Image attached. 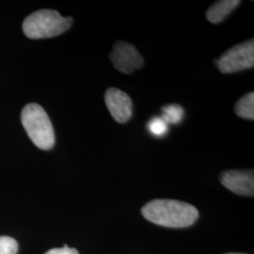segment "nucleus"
I'll list each match as a JSON object with an SVG mask.
<instances>
[{"instance_id":"nucleus-6","label":"nucleus","mask_w":254,"mask_h":254,"mask_svg":"<svg viewBox=\"0 0 254 254\" xmlns=\"http://www.w3.org/2000/svg\"><path fill=\"white\" fill-rule=\"evenodd\" d=\"M105 102L112 118L119 124L127 123L132 117V100L126 92L109 88L105 94Z\"/></svg>"},{"instance_id":"nucleus-3","label":"nucleus","mask_w":254,"mask_h":254,"mask_svg":"<svg viewBox=\"0 0 254 254\" xmlns=\"http://www.w3.org/2000/svg\"><path fill=\"white\" fill-rule=\"evenodd\" d=\"M72 24L73 18L63 17L57 10L40 9L25 19L23 30L30 39H45L64 33Z\"/></svg>"},{"instance_id":"nucleus-7","label":"nucleus","mask_w":254,"mask_h":254,"mask_svg":"<svg viewBox=\"0 0 254 254\" xmlns=\"http://www.w3.org/2000/svg\"><path fill=\"white\" fill-rule=\"evenodd\" d=\"M219 180L229 190L242 196L254 195V171H227L221 173Z\"/></svg>"},{"instance_id":"nucleus-12","label":"nucleus","mask_w":254,"mask_h":254,"mask_svg":"<svg viewBox=\"0 0 254 254\" xmlns=\"http://www.w3.org/2000/svg\"><path fill=\"white\" fill-rule=\"evenodd\" d=\"M18 243L9 236H0V254H16Z\"/></svg>"},{"instance_id":"nucleus-5","label":"nucleus","mask_w":254,"mask_h":254,"mask_svg":"<svg viewBox=\"0 0 254 254\" xmlns=\"http://www.w3.org/2000/svg\"><path fill=\"white\" fill-rule=\"evenodd\" d=\"M109 59L119 72L126 74L134 73L144 64V60L136 47L123 41L114 44Z\"/></svg>"},{"instance_id":"nucleus-10","label":"nucleus","mask_w":254,"mask_h":254,"mask_svg":"<svg viewBox=\"0 0 254 254\" xmlns=\"http://www.w3.org/2000/svg\"><path fill=\"white\" fill-rule=\"evenodd\" d=\"M185 111L181 106L179 105H168L162 109V116L161 118L168 125H177L181 123L184 118Z\"/></svg>"},{"instance_id":"nucleus-13","label":"nucleus","mask_w":254,"mask_h":254,"mask_svg":"<svg viewBox=\"0 0 254 254\" xmlns=\"http://www.w3.org/2000/svg\"><path fill=\"white\" fill-rule=\"evenodd\" d=\"M45 254H79L78 251L75 249H71L67 245H64L60 249H52Z\"/></svg>"},{"instance_id":"nucleus-9","label":"nucleus","mask_w":254,"mask_h":254,"mask_svg":"<svg viewBox=\"0 0 254 254\" xmlns=\"http://www.w3.org/2000/svg\"><path fill=\"white\" fill-rule=\"evenodd\" d=\"M235 112L237 116L240 118L247 119V120H254V93L249 92L243 97H241L237 101Z\"/></svg>"},{"instance_id":"nucleus-11","label":"nucleus","mask_w":254,"mask_h":254,"mask_svg":"<svg viewBox=\"0 0 254 254\" xmlns=\"http://www.w3.org/2000/svg\"><path fill=\"white\" fill-rule=\"evenodd\" d=\"M149 131L155 136H163L169 130V125L161 117H154L148 123Z\"/></svg>"},{"instance_id":"nucleus-2","label":"nucleus","mask_w":254,"mask_h":254,"mask_svg":"<svg viewBox=\"0 0 254 254\" xmlns=\"http://www.w3.org/2000/svg\"><path fill=\"white\" fill-rule=\"evenodd\" d=\"M21 121L32 142L42 150H50L55 145L53 125L46 110L38 104H28L21 113Z\"/></svg>"},{"instance_id":"nucleus-4","label":"nucleus","mask_w":254,"mask_h":254,"mask_svg":"<svg viewBox=\"0 0 254 254\" xmlns=\"http://www.w3.org/2000/svg\"><path fill=\"white\" fill-rule=\"evenodd\" d=\"M216 64L218 70L223 73H237L254 68V39L228 49L216 61Z\"/></svg>"},{"instance_id":"nucleus-1","label":"nucleus","mask_w":254,"mask_h":254,"mask_svg":"<svg viewBox=\"0 0 254 254\" xmlns=\"http://www.w3.org/2000/svg\"><path fill=\"white\" fill-rule=\"evenodd\" d=\"M141 213L154 224L169 228L189 227L199 218L195 206L177 200H151L145 204Z\"/></svg>"},{"instance_id":"nucleus-14","label":"nucleus","mask_w":254,"mask_h":254,"mask_svg":"<svg viewBox=\"0 0 254 254\" xmlns=\"http://www.w3.org/2000/svg\"><path fill=\"white\" fill-rule=\"evenodd\" d=\"M235 254V253H231V254Z\"/></svg>"},{"instance_id":"nucleus-8","label":"nucleus","mask_w":254,"mask_h":254,"mask_svg":"<svg viewBox=\"0 0 254 254\" xmlns=\"http://www.w3.org/2000/svg\"><path fill=\"white\" fill-rule=\"evenodd\" d=\"M239 0H220L215 2L206 11V18L210 23L218 24L227 17L240 5Z\"/></svg>"}]
</instances>
